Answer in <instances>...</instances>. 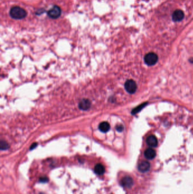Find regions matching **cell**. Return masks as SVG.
Returning a JSON list of instances; mask_svg holds the SVG:
<instances>
[{"mask_svg": "<svg viewBox=\"0 0 193 194\" xmlns=\"http://www.w3.org/2000/svg\"><path fill=\"white\" fill-rule=\"evenodd\" d=\"M27 15V11L23 8L19 6L13 7L10 10V17L15 19H22Z\"/></svg>", "mask_w": 193, "mask_h": 194, "instance_id": "6da1fadb", "label": "cell"}, {"mask_svg": "<svg viewBox=\"0 0 193 194\" xmlns=\"http://www.w3.org/2000/svg\"><path fill=\"white\" fill-rule=\"evenodd\" d=\"M47 14L50 18L57 19L59 18L61 14V9L59 6L55 5L48 11Z\"/></svg>", "mask_w": 193, "mask_h": 194, "instance_id": "7a4b0ae2", "label": "cell"}, {"mask_svg": "<svg viewBox=\"0 0 193 194\" xmlns=\"http://www.w3.org/2000/svg\"><path fill=\"white\" fill-rule=\"evenodd\" d=\"M125 88L126 91L130 94H134L137 89V85L132 79L127 81L125 83Z\"/></svg>", "mask_w": 193, "mask_h": 194, "instance_id": "3957f363", "label": "cell"}, {"mask_svg": "<svg viewBox=\"0 0 193 194\" xmlns=\"http://www.w3.org/2000/svg\"><path fill=\"white\" fill-rule=\"evenodd\" d=\"M158 60V57L155 53H149L145 57V61L146 64L149 66L155 65Z\"/></svg>", "mask_w": 193, "mask_h": 194, "instance_id": "277c9868", "label": "cell"}, {"mask_svg": "<svg viewBox=\"0 0 193 194\" xmlns=\"http://www.w3.org/2000/svg\"><path fill=\"white\" fill-rule=\"evenodd\" d=\"M184 17V12L181 10H176L172 15L173 21L174 22H179L183 19Z\"/></svg>", "mask_w": 193, "mask_h": 194, "instance_id": "5b68a950", "label": "cell"}, {"mask_svg": "<svg viewBox=\"0 0 193 194\" xmlns=\"http://www.w3.org/2000/svg\"><path fill=\"white\" fill-rule=\"evenodd\" d=\"M121 184L125 188H130L133 185V179L130 177H125L122 179Z\"/></svg>", "mask_w": 193, "mask_h": 194, "instance_id": "8992f818", "label": "cell"}, {"mask_svg": "<svg viewBox=\"0 0 193 194\" xmlns=\"http://www.w3.org/2000/svg\"><path fill=\"white\" fill-rule=\"evenodd\" d=\"M91 107V102L87 99H82L79 103V107L82 110H87Z\"/></svg>", "mask_w": 193, "mask_h": 194, "instance_id": "52a82bcc", "label": "cell"}, {"mask_svg": "<svg viewBox=\"0 0 193 194\" xmlns=\"http://www.w3.org/2000/svg\"><path fill=\"white\" fill-rule=\"evenodd\" d=\"M150 169V164L147 161H143L138 165V169L142 173H146Z\"/></svg>", "mask_w": 193, "mask_h": 194, "instance_id": "ba28073f", "label": "cell"}, {"mask_svg": "<svg viewBox=\"0 0 193 194\" xmlns=\"http://www.w3.org/2000/svg\"><path fill=\"white\" fill-rule=\"evenodd\" d=\"M146 143L147 145L150 147H157L158 144L157 139L154 135L148 137L146 140Z\"/></svg>", "mask_w": 193, "mask_h": 194, "instance_id": "9c48e42d", "label": "cell"}, {"mask_svg": "<svg viewBox=\"0 0 193 194\" xmlns=\"http://www.w3.org/2000/svg\"><path fill=\"white\" fill-rule=\"evenodd\" d=\"M110 124L107 121H103L101 123L99 126V129L102 132L106 133L110 129Z\"/></svg>", "mask_w": 193, "mask_h": 194, "instance_id": "30bf717a", "label": "cell"}, {"mask_svg": "<svg viewBox=\"0 0 193 194\" xmlns=\"http://www.w3.org/2000/svg\"><path fill=\"white\" fill-rule=\"evenodd\" d=\"M145 156L148 159H153L156 157V152L152 148H149L145 151Z\"/></svg>", "mask_w": 193, "mask_h": 194, "instance_id": "8fae6325", "label": "cell"}, {"mask_svg": "<svg viewBox=\"0 0 193 194\" xmlns=\"http://www.w3.org/2000/svg\"><path fill=\"white\" fill-rule=\"evenodd\" d=\"M94 171L96 174L101 175L105 173V167L102 164L98 163L95 166Z\"/></svg>", "mask_w": 193, "mask_h": 194, "instance_id": "7c38bea8", "label": "cell"}, {"mask_svg": "<svg viewBox=\"0 0 193 194\" xmlns=\"http://www.w3.org/2000/svg\"><path fill=\"white\" fill-rule=\"evenodd\" d=\"M0 148L1 150H6L9 148V145L4 141H1L0 143Z\"/></svg>", "mask_w": 193, "mask_h": 194, "instance_id": "4fadbf2b", "label": "cell"}, {"mask_svg": "<svg viewBox=\"0 0 193 194\" xmlns=\"http://www.w3.org/2000/svg\"><path fill=\"white\" fill-rule=\"evenodd\" d=\"M116 129H117V130L118 131L121 132V131H122L123 130V127L122 125H119L117 126Z\"/></svg>", "mask_w": 193, "mask_h": 194, "instance_id": "5bb4252c", "label": "cell"}, {"mask_svg": "<svg viewBox=\"0 0 193 194\" xmlns=\"http://www.w3.org/2000/svg\"><path fill=\"white\" fill-rule=\"evenodd\" d=\"M48 179L46 178H41L40 179V182H48Z\"/></svg>", "mask_w": 193, "mask_h": 194, "instance_id": "9a60e30c", "label": "cell"}, {"mask_svg": "<svg viewBox=\"0 0 193 194\" xmlns=\"http://www.w3.org/2000/svg\"><path fill=\"white\" fill-rule=\"evenodd\" d=\"M36 146H37V144H36V143H35V144H32V146L31 147V148H30V149H34V148H35Z\"/></svg>", "mask_w": 193, "mask_h": 194, "instance_id": "2e32d148", "label": "cell"}]
</instances>
